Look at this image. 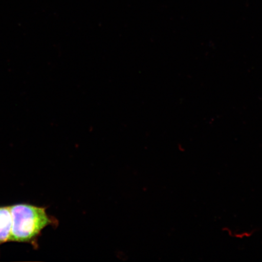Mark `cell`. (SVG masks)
I'll return each instance as SVG.
<instances>
[{"mask_svg": "<svg viewBox=\"0 0 262 262\" xmlns=\"http://www.w3.org/2000/svg\"><path fill=\"white\" fill-rule=\"evenodd\" d=\"M12 227L10 242L30 244L38 247V238L42 230L50 225L57 224V221L49 215L47 208L29 204L10 206Z\"/></svg>", "mask_w": 262, "mask_h": 262, "instance_id": "obj_1", "label": "cell"}, {"mask_svg": "<svg viewBox=\"0 0 262 262\" xmlns=\"http://www.w3.org/2000/svg\"><path fill=\"white\" fill-rule=\"evenodd\" d=\"M12 218L10 206H0V246L10 242Z\"/></svg>", "mask_w": 262, "mask_h": 262, "instance_id": "obj_2", "label": "cell"}]
</instances>
